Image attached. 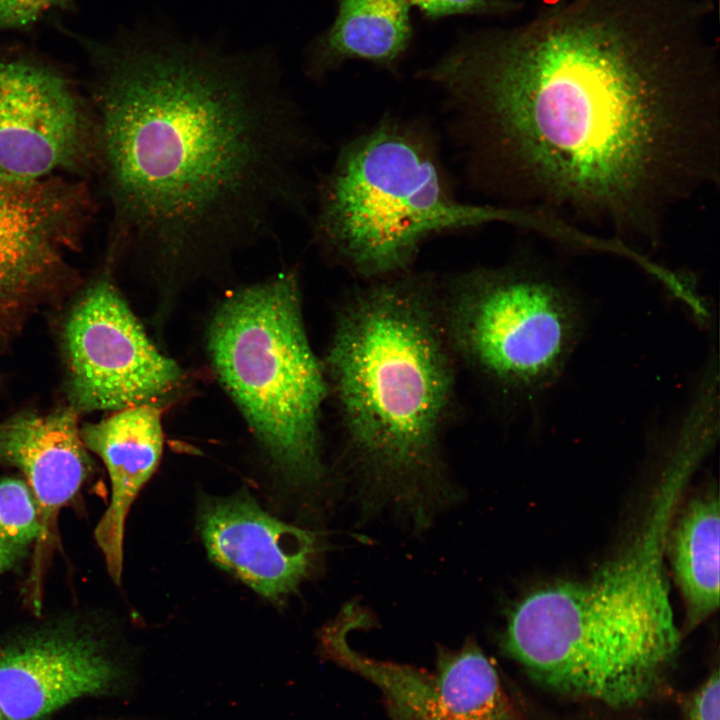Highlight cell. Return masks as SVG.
Here are the masks:
<instances>
[{
  "label": "cell",
  "mask_w": 720,
  "mask_h": 720,
  "mask_svg": "<svg viewBox=\"0 0 720 720\" xmlns=\"http://www.w3.org/2000/svg\"><path fill=\"white\" fill-rule=\"evenodd\" d=\"M704 16L694 0H561L425 76L489 195L656 245L672 208L719 180Z\"/></svg>",
  "instance_id": "6da1fadb"
},
{
  "label": "cell",
  "mask_w": 720,
  "mask_h": 720,
  "mask_svg": "<svg viewBox=\"0 0 720 720\" xmlns=\"http://www.w3.org/2000/svg\"><path fill=\"white\" fill-rule=\"evenodd\" d=\"M89 48L117 232L157 289L225 274L282 218H309L319 141L272 49L229 52L154 29Z\"/></svg>",
  "instance_id": "7a4b0ae2"
},
{
  "label": "cell",
  "mask_w": 720,
  "mask_h": 720,
  "mask_svg": "<svg viewBox=\"0 0 720 720\" xmlns=\"http://www.w3.org/2000/svg\"><path fill=\"white\" fill-rule=\"evenodd\" d=\"M323 365L358 469L416 508L437 497L459 365L439 278L413 269L360 281L337 310Z\"/></svg>",
  "instance_id": "3957f363"
},
{
  "label": "cell",
  "mask_w": 720,
  "mask_h": 720,
  "mask_svg": "<svg viewBox=\"0 0 720 720\" xmlns=\"http://www.w3.org/2000/svg\"><path fill=\"white\" fill-rule=\"evenodd\" d=\"M641 523L591 577L547 584L511 610L506 652L535 679L568 695L616 707L656 687L680 644L665 569L668 533L704 458L674 443Z\"/></svg>",
  "instance_id": "277c9868"
},
{
  "label": "cell",
  "mask_w": 720,
  "mask_h": 720,
  "mask_svg": "<svg viewBox=\"0 0 720 720\" xmlns=\"http://www.w3.org/2000/svg\"><path fill=\"white\" fill-rule=\"evenodd\" d=\"M311 232L319 250L360 281L413 270L433 237L489 224L538 231V213L456 196L430 128L384 116L338 151L314 185Z\"/></svg>",
  "instance_id": "5b68a950"
},
{
  "label": "cell",
  "mask_w": 720,
  "mask_h": 720,
  "mask_svg": "<svg viewBox=\"0 0 720 720\" xmlns=\"http://www.w3.org/2000/svg\"><path fill=\"white\" fill-rule=\"evenodd\" d=\"M207 351L274 470L293 487L318 485L325 474L320 419L329 390L306 333L297 271L227 295L209 323Z\"/></svg>",
  "instance_id": "8992f818"
},
{
  "label": "cell",
  "mask_w": 720,
  "mask_h": 720,
  "mask_svg": "<svg viewBox=\"0 0 720 720\" xmlns=\"http://www.w3.org/2000/svg\"><path fill=\"white\" fill-rule=\"evenodd\" d=\"M439 293L459 364L518 399L536 398L558 381L583 333L575 293L534 264L458 272L439 279Z\"/></svg>",
  "instance_id": "52a82bcc"
},
{
  "label": "cell",
  "mask_w": 720,
  "mask_h": 720,
  "mask_svg": "<svg viewBox=\"0 0 720 720\" xmlns=\"http://www.w3.org/2000/svg\"><path fill=\"white\" fill-rule=\"evenodd\" d=\"M68 393L78 411L157 404L182 379L108 277L86 289L64 325Z\"/></svg>",
  "instance_id": "ba28073f"
},
{
  "label": "cell",
  "mask_w": 720,
  "mask_h": 720,
  "mask_svg": "<svg viewBox=\"0 0 720 720\" xmlns=\"http://www.w3.org/2000/svg\"><path fill=\"white\" fill-rule=\"evenodd\" d=\"M95 162L97 119L72 82L32 58L0 60V181H36Z\"/></svg>",
  "instance_id": "9c48e42d"
},
{
  "label": "cell",
  "mask_w": 720,
  "mask_h": 720,
  "mask_svg": "<svg viewBox=\"0 0 720 720\" xmlns=\"http://www.w3.org/2000/svg\"><path fill=\"white\" fill-rule=\"evenodd\" d=\"M88 210L85 190L55 176L0 181V329L63 279L65 252L79 240Z\"/></svg>",
  "instance_id": "30bf717a"
},
{
  "label": "cell",
  "mask_w": 720,
  "mask_h": 720,
  "mask_svg": "<svg viewBox=\"0 0 720 720\" xmlns=\"http://www.w3.org/2000/svg\"><path fill=\"white\" fill-rule=\"evenodd\" d=\"M352 629L344 620L329 623L320 634L322 648L380 689L393 720H521L493 664L473 641L441 649L430 674L356 652L347 642Z\"/></svg>",
  "instance_id": "8fae6325"
},
{
  "label": "cell",
  "mask_w": 720,
  "mask_h": 720,
  "mask_svg": "<svg viewBox=\"0 0 720 720\" xmlns=\"http://www.w3.org/2000/svg\"><path fill=\"white\" fill-rule=\"evenodd\" d=\"M118 676L101 639L76 624L48 625L0 643V707L7 720H45L110 691Z\"/></svg>",
  "instance_id": "7c38bea8"
},
{
  "label": "cell",
  "mask_w": 720,
  "mask_h": 720,
  "mask_svg": "<svg viewBox=\"0 0 720 720\" xmlns=\"http://www.w3.org/2000/svg\"><path fill=\"white\" fill-rule=\"evenodd\" d=\"M197 529L215 565L275 602L297 589L317 550L312 532L275 518L246 491L204 499Z\"/></svg>",
  "instance_id": "4fadbf2b"
},
{
  "label": "cell",
  "mask_w": 720,
  "mask_h": 720,
  "mask_svg": "<svg viewBox=\"0 0 720 720\" xmlns=\"http://www.w3.org/2000/svg\"><path fill=\"white\" fill-rule=\"evenodd\" d=\"M0 462L19 469L36 503L40 532L27 584L35 613L43 603V580L56 540L58 517L80 492L91 460L77 425V411L23 413L0 424Z\"/></svg>",
  "instance_id": "5bb4252c"
},
{
  "label": "cell",
  "mask_w": 720,
  "mask_h": 720,
  "mask_svg": "<svg viewBox=\"0 0 720 720\" xmlns=\"http://www.w3.org/2000/svg\"><path fill=\"white\" fill-rule=\"evenodd\" d=\"M162 411L158 404L118 410L80 430L82 441L104 463L110 502L94 530L107 572L121 584L125 523L130 508L158 467L163 450Z\"/></svg>",
  "instance_id": "9a60e30c"
},
{
  "label": "cell",
  "mask_w": 720,
  "mask_h": 720,
  "mask_svg": "<svg viewBox=\"0 0 720 720\" xmlns=\"http://www.w3.org/2000/svg\"><path fill=\"white\" fill-rule=\"evenodd\" d=\"M406 0H338L334 22L310 47L306 72L324 76L345 60L394 65L412 35Z\"/></svg>",
  "instance_id": "2e32d148"
},
{
  "label": "cell",
  "mask_w": 720,
  "mask_h": 720,
  "mask_svg": "<svg viewBox=\"0 0 720 720\" xmlns=\"http://www.w3.org/2000/svg\"><path fill=\"white\" fill-rule=\"evenodd\" d=\"M719 530V499L709 490L679 506L668 533L666 555L690 627L719 607Z\"/></svg>",
  "instance_id": "e0dca14e"
},
{
  "label": "cell",
  "mask_w": 720,
  "mask_h": 720,
  "mask_svg": "<svg viewBox=\"0 0 720 720\" xmlns=\"http://www.w3.org/2000/svg\"><path fill=\"white\" fill-rule=\"evenodd\" d=\"M39 532L36 503L24 479L0 476V575L33 550Z\"/></svg>",
  "instance_id": "ac0fdd59"
},
{
  "label": "cell",
  "mask_w": 720,
  "mask_h": 720,
  "mask_svg": "<svg viewBox=\"0 0 720 720\" xmlns=\"http://www.w3.org/2000/svg\"><path fill=\"white\" fill-rule=\"evenodd\" d=\"M429 18L458 14H498L512 8L510 0H406Z\"/></svg>",
  "instance_id": "d6986e66"
},
{
  "label": "cell",
  "mask_w": 720,
  "mask_h": 720,
  "mask_svg": "<svg viewBox=\"0 0 720 720\" xmlns=\"http://www.w3.org/2000/svg\"><path fill=\"white\" fill-rule=\"evenodd\" d=\"M56 8L53 0H0V30L25 28Z\"/></svg>",
  "instance_id": "ffe728a7"
},
{
  "label": "cell",
  "mask_w": 720,
  "mask_h": 720,
  "mask_svg": "<svg viewBox=\"0 0 720 720\" xmlns=\"http://www.w3.org/2000/svg\"><path fill=\"white\" fill-rule=\"evenodd\" d=\"M689 720H720V679L714 671L693 696Z\"/></svg>",
  "instance_id": "44dd1931"
},
{
  "label": "cell",
  "mask_w": 720,
  "mask_h": 720,
  "mask_svg": "<svg viewBox=\"0 0 720 720\" xmlns=\"http://www.w3.org/2000/svg\"><path fill=\"white\" fill-rule=\"evenodd\" d=\"M58 8L65 9V8H71L72 7V0H53Z\"/></svg>",
  "instance_id": "7402d4cb"
},
{
  "label": "cell",
  "mask_w": 720,
  "mask_h": 720,
  "mask_svg": "<svg viewBox=\"0 0 720 720\" xmlns=\"http://www.w3.org/2000/svg\"><path fill=\"white\" fill-rule=\"evenodd\" d=\"M0 720H7V718L5 717V715H4L1 707H0Z\"/></svg>",
  "instance_id": "603a6c76"
}]
</instances>
